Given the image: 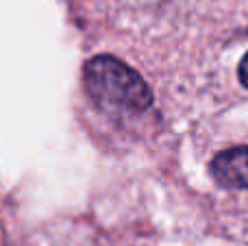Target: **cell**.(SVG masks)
<instances>
[{"instance_id":"cell-1","label":"cell","mask_w":248,"mask_h":246,"mask_svg":"<svg viewBox=\"0 0 248 246\" xmlns=\"http://www.w3.org/2000/svg\"><path fill=\"white\" fill-rule=\"evenodd\" d=\"M83 83L87 96L109 111L141 113L153 105V92L144 78L111 55H98L87 61Z\"/></svg>"},{"instance_id":"cell-2","label":"cell","mask_w":248,"mask_h":246,"mask_svg":"<svg viewBox=\"0 0 248 246\" xmlns=\"http://www.w3.org/2000/svg\"><path fill=\"white\" fill-rule=\"evenodd\" d=\"M211 177L216 183L231 190L248 187V146H237L222 151L211 161Z\"/></svg>"},{"instance_id":"cell-3","label":"cell","mask_w":248,"mask_h":246,"mask_svg":"<svg viewBox=\"0 0 248 246\" xmlns=\"http://www.w3.org/2000/svg\"><path fill=\"white\" fill-rule=\"evenodd\" d=\"M237 74H240L242 85L248 87V52L244 55V59H242V63H240V70H237Z\"/></svg>"}]
</instances>
